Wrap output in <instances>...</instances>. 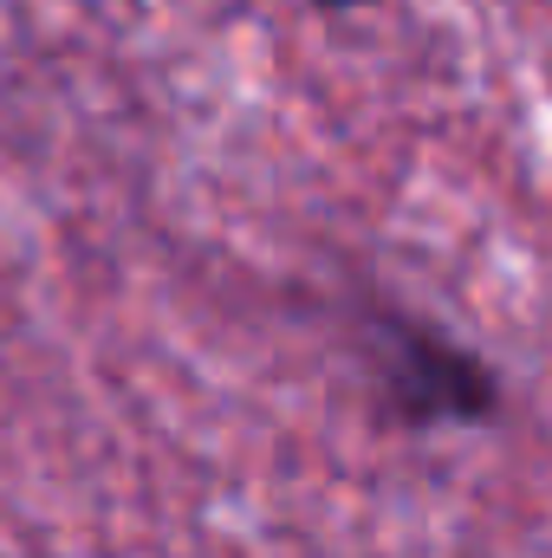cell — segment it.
<instances>
[{
    "mask_svg": "<svg viewBox=\"0 0 552 558\" xmlns=\"http://www.w3.org/2000/svg\"><path fill=\"white\" fill-rule=\"evenodd\" d=\"M305 7H319V13H351V7H371V0H305Z\"/></svg>",
    "mask_w": 552,
    "mask_h": 558,
    "instance_id": "obj_2",
    "label": "cell"
},
{
    "mask_svg": "<svg viewBox=\"0 0 552 558\" xmlns=\"http://www.w3.org/2000/svg\"><path fill=\"white\" fill-rule=\"evenodd\" d=\"M345 331H351V351H358V371L371 390V416L384 428H404V435L488 428L507 410L494 364L404 305L351 299Z\"/></svg>",
    "mask_w": 552,
    "mask_h": 558,
    "instance_id": "obj_1",
    "label": "cell"
}]
</instances>
